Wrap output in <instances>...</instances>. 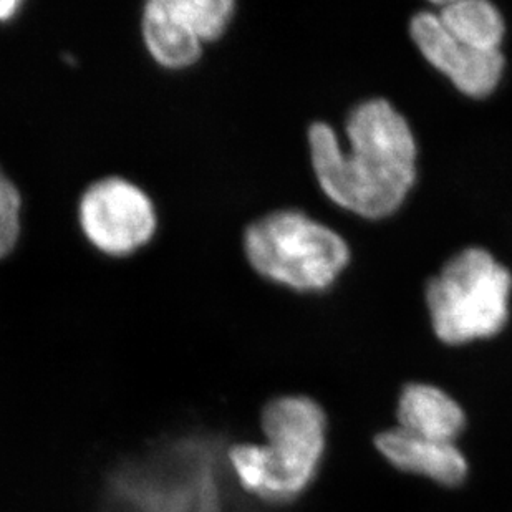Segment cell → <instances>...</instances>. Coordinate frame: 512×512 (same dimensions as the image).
I'll use <instances>...</instances> for the list:
<instances>
[{
    "mask_svg": "<svg viewBox=\"0 0 512 512\" xmlns=\"http://www.w3.org/2000/svg\"><path fill=\"white\" fill-rule=\"evenodd\" d=\"M459 42L479 50H499L504 37L503 15L488 0H448L435 12Z\"/></svg>",
    "mask_w": 512,
    "mask_h": 512,
    "instance_id": "obj_10",
    "label": "cell"
},
{
    "mask_svg": "<svg viewBox=\"0 0 512 512\" xmlns=\"http://www.w3.org/2000/svg\"><path fill=\"white\" fill-rule=\"evenodd\" d=\"M19 189L0 168V259L12 252L20 236Z\"/></svg>",
    "mask_w": 512,
    "mask_h": 512,
    "instance_id": "obj_12",
    "label": "cell"
},
{
    "mask_svg": "<svg viewBox=\"0 0 512 512\" xmlns=\"http://www.w3.org/2000/svg\"><path fill=\"white\" fill-rule=\"evenodd\" d=\"M20 2L17 0H0V22L10 20L20 9Z\"/></svg>",
    "mask_w": 512,
    "mask_h": 512,
    "instance_id": "obj_13",
    "label": "cell"
},
{
    "mask_svg": "<svg viewBox=\"0 0 512 512\" xmlns=\"http://www.w3.org/2000/svg\"><path fill=\"white\" fill-rule=\"evenodd\" d=\"M173 5L201 42L219 39L236 10L232 0H173Z\"/></svg>",
    "mask_w": 512,
    "mask_h": 512,
    "instance_id": "obj_11",
    "label": "cell"
},
{
    "mask_svg": "<svg viewBox=\"0 0 512 512\" xmlns=\"http://www.w3.org/2000/svg\"><path fill=\"white\" fill-rule=\"evenodd\" d=\"M397 418L401 430L448 443H455L466 426V416L458 401L428 383H410L403 388Z\"/></svg>",
    "mask_w": 512,
    "mask_h": 512,
    "instance_id": "obj_8",
    "label": "cell"
},
{
    "mask_svg": "<svg viewBox=\"0 0 512 512\" xmlns=\"http://www.w3.org/2000/svg\"><path fill=\"white\" fill-rule=\"evenodd\" d=\"M244 251L262 277L297 290H320L350 261L343 237L300 211H277L252 223Z\"/></svg>",
    "mask_w": 512,
    "mask_h": 512,
    "instance_id": "obj_4",
    "label": "cell"
},
{
    "mask_svg": "<svg viewBox=\"0 0 512 512\" xmlns=\"http://www.w3.org/2000/svg\"><path fill=\"white\" fill-rule=\"evenodd\" d=\"M375 446L395 468L441 486H458L468 476V461L455 443L416 436L397 426L377 435Z\"/></svg>",
    "mask_w": 512,
    "mask_h": 512,
    "instance_id": "obj_7",
    "label": "cell"
},
{
    "mask_svg": "<svg viewBox=\"0 0 512 512\" xmlns=\"http://www.w3.org/2000/svg\"><path fill=\"white\" fill-rule=\"evenodd\" d=\"M266 443H241L229 463L247 493L269 503H289L309 488L327 446V418L317 401L281 397L262 411Z\"/></svg>",
    "mask_w": 512,
    "mask_h": 512,
    "instance_id": "obj_2",
    "label": "cell"
},
{
    "mask_svg": "<svg viewBox=\"0 0 512 512\" xmlns=\"http://www.w3.org/2000/svg\"><path fill=\"white\" fill-rule=\"evenodd\" d=\"M410 34L426 60L469 97H488L498 87L504 70L501 50H479L459 42L435 12L416 14Z\"/></svg>",
    "mask_w": 512,
    "mask_h": 512,
    "instance_id": "obj_6",
    "label": "cell"
},
{
    "mask_svg": "<svg viewBox=\"0 0 512 512\" xmlns=\"http://www.w3.org/2000/svg\"><path fill=\"white\" fill-rule=\"evenodd\" d=\"M80 226L98 251L128 256L155 236L156 211L148 194L123 178H107L85 191Z\"/></svg>",
    "mask_w": 512,
    "mask_h": 512,
    "instance_id": "obj_5",
    "label": "cell"
},
{
    "mask_svg": "<svg viewBox=\"0 0 512 512\" xmlns=\"http://www.w3.org/2000/svg\"><path fill=\"white\" fill-rule=\"evenodd\" d=\"M511 272L488 251L469 247L426 287L436 337L450 345L488 339L508 322Z\"/></svg>",
    "mask_w": 512,
    "mask_h": 512,
    "instance_id": "obj_3",
    "label": "cell"
},
{
    "mask_svg": "<svg viewBox=\"0 0 512 512\" xmlns=\"http://www.w3.org/2000/svg\"><path fill=\"white\" fill-rule=\"evenodd\" d=\"M143 37L151 57L166 68H186L201 57V40L174 9L173 0L148 2Z\"/></svg>",
    "mask_w": 512,
    "mask_h": 512,
    "instance_id": "obj_9",
    "label": "cell"
},
{
    "mask_svg": "<svg viewBox=\"0 0 512 512\" xmlns=\"http://www.w3.org/2000/svg\"><path fill=\"white\" fill-rule=\"evenodd\" d=\"M348 150L325 123L309 130L310 156L324 193L363 218L395 213L416 178V143L405 116L383 98L353 108Z\"/></svg>",
    "mask_w": 512,
    "mask_h": 512,
    "instance_id": "obj_1",
    "label": "cell"
}]
</instances>
